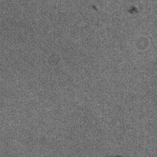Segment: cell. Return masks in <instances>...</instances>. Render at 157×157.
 <instances>
[]
</instances>
